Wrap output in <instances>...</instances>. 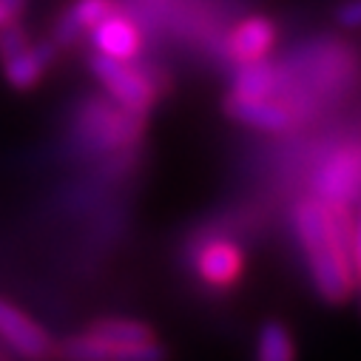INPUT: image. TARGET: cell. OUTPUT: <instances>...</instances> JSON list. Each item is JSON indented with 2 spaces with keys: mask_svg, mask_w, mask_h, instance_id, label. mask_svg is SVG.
Listing matches in <instances>:
<instances>
[{
  "mask_svg": "<svg viewBox=\"0 0 361 361\" xmlns=\"http://www.w3.org/2000/svg\"><path fill=\"white\" fill-rule=\"evenodd\" d=\"M293 225H296L299 245L307 256L316 290L333 305L350 299L355 274H353V264L338 250V245L330 233L324 205L319 200H302L293 211Z\"/></svg>",
  "mask_w": 361,
  "mask_h": 361,
  "instance_id": "cell-1",
  "label": "cell"
},
{
  "mask_svg": "<svg viewBox=\"0 0 361 361\" xmlns=\"http://www.w3.org/2000/svg\"><path fill=\"white\" fill-rule=\"evenodd\" d=\"M92 71L97 74V80L109 88V94L128 111V114H145L154 103V92L148 80L134 71L126 60L109 57V54H94L92 57Z\"/></svg>",
  "mask_w": 361,
  "mask_h": 361,
  "instance_id": "cell-2",
  "label": "cell"
},
{
  "mask_svg": "<svg viewBox=\"0 0 361 361\" xmlns=\"http://www.w3.org/2000/svg\"><path fill=\"white\" fill-rule=\"evenodd\" d=\"M63 361H165V350L151 338L142 344H111L94 333L74 336L60 344Z\"/></svg>",
  "mask_w": 361,
  "mask_h": 361,
  "instance_id": "cell-3",
  "label": "cell"
},
{
  "mask_svg": "<svg viewBox=\"0 0 361 361\" xmlns=\"http://www.w3.org/2000/svg\"><path fill=\"white\" fill-rule=\"evenodd\" d=\"M0 338H4L18 355H23L29 361H43L51 355L49 333L4 299H0Z\"/></svg>",
  "mask_w": 361,
  "mask_h": 361,
  "instance_id": "cell-4",
  "label": "cell"
},
{
  "mask_svg": "<svg viewBox=\"0 0 361 361\" xmlns=\"http://www.w3.org/2000/svg\"><path fill=\"white\" fill-rule=\"evenodd\" d=\"M319 202H344L350 205L361 194V159L353 151H341L316 179Z\"/></svg>",
  "mask_w": 361,
  "mask_h": 361,
  "instance_id": "cell-5",
  "label": "cell"
},
{
  "mask_svg": "<svg viewBox=\"0 0 361 361\" xmlns=\"http://www.w3.org/2000/svg\"><path fill=\"white\" fill-rule=\"evenodd\" d=\"M276 40V26L267 18H247L242 26L233 29L228 40V51L236 63H250V60H264Z\"/></svg>",
  "mask_w": 361,
  "mask_h": 361,
  "instance_id": "cell-6",
  "label": "cell"
},
{
  "mask_svg": "<svg viewBox=\"0 0 361 361\" xmlns=\"http://www.w3.org/2000/svg\"><path fill=\"white\" fill-rule=\"evenodd\" d=\"M92 37H94V46L100 54H109V57H117L126 63L140 51V32L134 29V23H128L117 12H111L106 20H100L92 29Z\"/></svg>",
  "mask_w": 361,
  "mask_h": 361,
  "instance_id": "cell-7",
  "label": "cell"
},
{
  "mask_svg": "<svg viewBox=\"0 0 361 361\" xmlns=\"http://www.w3.org/2000/svg\"><path fill=\"white\" fill-rule=\"evenodd\" d=\"M228 114L250 128H259V131H282L288 128V111L267 100V97H239V94H231L228 100Z\"/></svg>",
  "mask_w": 361,
  "mask_h": 361,
  "instance_id": "cell-8",
  "label": "cell"
},
{
  "mask_svg": "<svg viewBox=\"0 0 361 361\" xmlns=\"http://www.w3.org/2000/svg\"><path fill=\"white\" fill-rule=\"evenodd\" d=\"M54 43H43V46H29L26 51L4 60V74H6V82L12 88H32L40 82L46 66L51 63L54 57Z\"/></svg>",
  "mask_w": 361,
  "mask_h": 361,
  "instance_id": "cell-9",
  "label": "cell"
},
{
  "mask_svg": "<svg viewBox=\"0 0 361 361\" xmlns=\"http://www.w3.org/2000/svg\"><path fill=\"white\" fill-rule=\"evenodd\" d=\"M239 270H242V259L231 242H211L200 253V274L208 285L225 288L239 276Z\"/></svg>",
  "mask_w": 361,
  "mask_h": 361,
  "instance_id": "cell-10",
  "label": "cell"
},
{
  "mask_svg": "<svg viewBox=\"0 0 361 361\" xmlns=\"http://www.w3.org/2000/svg\"><path fill=\"white\" fill-rule=\"evenodd\" d=\"M274 68H270L264 60H250L242 63L236 80H233V94L239 97H267L274 92Z\"/></svg>",
  "mask_w": 361,
  "mask_h": 361,
  "instance_id": "cell-11",
  "label": "cell"
},
{
  "mask_svg": "<svg viewBox=\"0 0 361 361\" xmlns=\"http://www.w3.org/2000/svg\"><path fill=\"white\" fill-rule=\"evenodd\" d=\"M256 361H293V338L279 322H270L262 327Z\"/></svg>",
  "mask_w": 361,
  "mask_h": 361,
  "instance_id": "cell-12",
  "label": "cell"
},
{
  "mask_svg": "<svg viewBox=\"0 0 361 361\" xmlns=\"http://www.w3.org/2000/svg\"><path fill=\"white\" fill-rule=\"evenodd\" d=\"M94 336L111 341V344H142V341H151V330L142 324V322H131V319H103V322H94L92 327Z\"/></svg>",
  "mask_w": 361,
  "mask_h": 361,
  "instance_id": "cell-13",
  "label": "cell"
},
{
  "mask_svg": "<svg viewBox=\"0 0 361 361\" xmlns=\"http://www.w3.org/2000/svg\"><path fill=\"white\" fill-rule=\"evenodd\" d=\"M114 12V4L111 0H74V6L66 12L74 26L82 32V29H94L100 20H106L109 15Z\"/></svg>",
  "mask_w": 361,
  "mask_h": 361,
  "instance_id": "cell-14",
  "label": "cell"
},
{
  "mask_svg": "<svg viewBox=\"0 0 361 361\" xmlns=\"http://www.w3.org/2000/svg\"><path fill=\"white\" fill-rule=\"evenodd\" d=\"M32 43H29V35L15 26V23H6V26H0V60H9L20 51H26Z\"/></svg>",
  "mask_w": 361,
  "mask_h": 361,
  "instance_id": "cell-15",
  "label": "cell"
},
{
  "mask_svg": "<svg viewBox=\"0 0 361 361\" xmlns=\"http://www.w3.org/2000/svg\"><path fill=\"white\" fill-rule=\"evenodd\" d=\"M336 20L347 29H361V0H347V4L338 6Z\"/></svg>",
  "mask_w": 361,
  "mask_h": 361,
  "instance_id": "cell-16",
  "label": "cell"
},
{
  "mask_svg": "<svg viewBox=\"0 0 361 361\" xmlns=\"http://www.w3.org/2000/svg\"><path fill=\"white\" fill-rule=\"evenodd\" d=\"M353 270H355V279L361 282V211L353 219Z\"/></svg>",
  "mask_w": 361,
  "mask_h": 361,
  "instance_id": "cell-17",
  "label": "cell"
},
{
  "mask_svg": "<svg viewBox=\"0 0 361 361\" xmlns=\"http://www.w3.org/2000/svg\"><path fill=\"white\" fill-rule=\"evenodd\" d=\"M0 4H4L9 12H15V15H18V12L26 6V0H0Z\"/></svg>",
  "mask_w": 361,
  "mask_h": 361,
  "instance_id": "cell-18",
  "label": "cell"
},
{
  "mask_svg": "<svg viewBox=\"0 0 361 361\" xmlns=\"http://www.w3.org/2000/svg\"><path fill=\"white\" fill-rule=\"evenodd\" d=\"M15 20V12H9L4 4H0V26H6V23H12Z\"/></svg>",
  "mask_w": 361,
  "mask_h": 361,
  "instance_id": "cell-19",
  "label": "cell"
}]
</instances>
